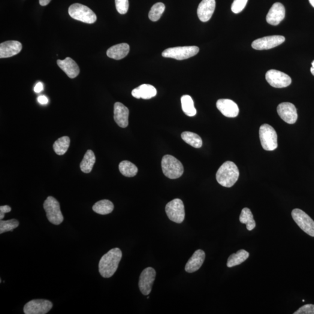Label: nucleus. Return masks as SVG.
<instances>
[{
	"label": "nucleus",
	"mask_w": 314,
	"mask_h": 314,
	"mask_svg": "<svg viewBox=\"0 0 314 314\" xmlns=\"http://www.w3.org/2000/svg\"><path fill=\"white\" fill-rule=\"evenodd\" d=\"M122 253L119 248L110 250L102 256L99 262V273L104 278H109L113 276L118 268L121 260Z\"/></svg>",
	"instance_id": "1"
},
{
	"label": "nucleus",
	"mask_w": 314,
	"mask_h": 314,
	"mask_svg": "<svg viewBox=\"0 0 314 314\" xmlns=\"http://www.w3.org/2000/svg\"><path fill=\"white\" fill-rule=\"evenodd\" d=\"M239 177V171L234 162L226 161L220 166L216 174L217 182L225 188H231Z\"/></svg>",
	"instance_id": "2"
},
{
	"label": "nucleus",
	"mask_w": 314,
	"mask_h": 314,
	"mask_svg": "<svg viewBox=\"0 0 314 314\" xmlns=\"http://www.w3.org/2000/svg\"><path fill=\"white\" fill-rule=\"evenodd\" d=\"M161 165L163 173L170 179H177L183 174L182 163L173 156L166 155L163 157Z\"/></svg>",
	"instance_id": "3"
},
{
	"label": "nucleus",
	"mask_w": 314,
	"mask_h": 314,
	"mask_svg": "<svg viewBox=\"0 0 314 314\" xmlns=\"http://www.w3.org/2000/svg\"><path fill=\"white\" fill-rule=\"evenodd\" d=\"M68 13L73 19L84 23L92 24L97 20L96 15L91 9L78 3L71 5L69 8Z\"/></svg>",
	"instance_id": "4"
},
{
	"label": "nucleus",
	"mask_w": 314,
	"mask_h": 314,
	"mask_svg": "<svg viewBox=\"0 0 314 314\" xmlns=\"http://www.w3.org/2000/svg\"><path fill=\"white\" fill-rule=\"evenodd\" d=\"M261 146L265 150L273 151L277 147V135L273 127L268 124L261 126L259 131Z\"/></svg>",
	"instance_id": "5"
},
{
	"label": "nucleus",
	"mask_w": 314,
	"mask_h": 314,
	"mask_svg": "<svg viewBox=\"0 0 314 314\" xmlns=\"http://www.w3.org/2000/svg\"><path fill=\"white\" fill-rule=\"evenodd\" d=\"M47 218L54 225H59L63 222V216L59 202L52 196L48 197L43 204Z\"/></svg>",
	"instance_id": "6"
},
{
	"label": "nucleus",
	"mask_w": 314,
	"mask_h": 314,
	"mask_svg": "<svg viewBox=\"0 0 314 314\" xmlns=\"http://www.w3.org/2000/svg\"><path fill=\"white\" fill-rule=\"evenodd\" d=\"M198 52L197 46L176 47L167 48L163 51L162 56L165 58L183 60L196 56Z\"/></svg>",
	"instance_id": "7"
},
{
	"label": "nucleus",
	"mask_w": 314,
	"mask_h": 314,
	"mask_svg": "<svg viewBox=\"0 0 314 314\" xmlns=\"http://www.w3.org/2000/svg\"><path fill=\"white\" fill-rule=\"evenodd\" d=\"M292 216L302 231L314 237V221L308 214L303 210L295 208L292 211Z\"/></svg>",
	"instance_id": "8"
},
{
	"label": "nucleus",
	"mask_w": 314,
	"mask_h": 314,
	"mask_svg": "<svg viewBox=\"0 0 314 314\" xmlns=\"http://www.w3.org/2000/svg\"><path fill=\"white\" fill-rule=\"evenodd\" d=\"M165 212L172 221L177 223H182L185 218V206L183 201L175 198L166 205Z\"/></svg>",
	"instance_id": "9"
},
{
	"label": "nucleus",
	"mask_w": 314,
	"mask_h": 314,
	"mask_svg": "<svg viewBox=\"0 0 314 314\" xmlns=\"http://www.w3.org/2000/svg\"><path fill=\"white\" fill-rule=\"evenodd\" d=\"M268 83L275 88H283L292 83V78L289 75L275 69L268 71L265 75Z\"/></svg>",
	"instance_id": "10"
},
{
	"label": "nucleus",
	"mask_w": 314,
	"mask_h": 314,
	"mask_svg": "<svg viewBox=\"0 0 314 314\" xmlns=\"http://www.w3.org/2000/svg\"><path fill=\"white\" fill-rule=\"evenodd\" d=\"M53 306V303L50 301L37 299L27 303L24 306L23 312L25 314H46Z\"/></svg>",
	"instance_id": "11"
},
{
	"label": "nucleus",
	"mask_w": 314,
	"mask_h": 314,
	"mask_svg": "<svg viewBox=\"0 0 314 314\" xmlns=\"http://www.w3.org/2000/svg\"><path fill=\"white\" fill-rule=\"evenodd\" d=\"M285 41V37L282 36H270L256 39L252 43V47L257 50L271 49L282 44Z\"/></svg>",
	"instance_id": "12"
},
{
	"label": "nucleus",
	"mask_w": 314,
	"mask_h": 314,
	"mask_svg": "<svg viewBox=\"0 0 314 314\" xmlns=\"http://www.w3.org/2000/svg\"><path fill=\"white\" fill-rule=\"evenodd\" d=\"M156 276V272L152 267H148L142 272L138 282V286L142 294L146 295L150 294Z\"/></svg>",
	"instance_id": "13"
},
{
	"label": "nucleus",
	"mask_w": 314,
	"mask_h": 314,
	"mask_svg": "<svg viewBox=\"0 0 314 314\" xmlns=\"http://www.w3.org/2000/svg\"><path fill=\"white\" fill-rule=\"evenodd\" d=\"M277 114L282 119L289 124H294L297 121L298 115L296 108L291 102H282L277 108Z\"/></svg>",
	"instance_id": "14"
},
{
	"label": "nucleus",
	"mask_w": 314,
	"mask_h": 314,
	"mask_svg": "<svg viewBox=\"0 0 314 314\" xmlns=\"http://www.w3.org/2000/svg\"><path fill=\"white\" fill-rule=\"evenodd\" d=\"M285 17V8L280 2L272 6L266 17L267 22L271 25L276 26L281 22Z\"/></svg>",
	"instance_id": "15"
},
{
	"label": "nucleus",
	"mask_w": 314,
	"mask_h": 314,
	"mask_svg": "<svg viewBox=\"0 0 314 314\" xmlns=\"http://www.w3.org/2000/svg\"><path fill=\"white\" fill-rule=\"evenodd\" d=\"M216 107L223 116L235 118L238 116L239 109L237 104L229 99H220L216 102Z\"/></svg>",
	"instance_id": "16"
},
{
	"label": "nucleus",
	"mask_w": 314,
	"mask_h": 314,
	"mask_svg": "<svg viewBox=\"0 0 314 314\" xmlns=\"http://www.w3.org/2000/svg\"><path fill=\"white\" fill-rule=\"evenodd\" d=\"M114 118L117 125L120 128H125L129 125V110L120 102L114 104Z\"/></svg>",
	"instance_id": "17"
},
{
	"label": "nucleus",
	"mask_w": 314,
	"mask_h": 314,
	"mask_svg": "<svg viewBox=\"0 0 314 314\" xmlns=\"http://www.w3.org/2000/svg\"><path fill=\"white\" fill-rule=\"evenodd\" d=\"M216 0H203L197 8V16L202 22L209 20L215 11Z\"/></svg>",
	"instance_id": "18"
},
{
	"label": "nucleus",
	"mask_w": 314,
	"mask_h": 314,
	"mask_svg": "<svg viewBox=\"0 0 314 314\" xmlns=\"http://www.w3.org/2000/svg\"><path fill=\"white\" fill-rule=\"evenodd\" d=\"M22 44L20 41H5L0 44V59L9 58L17 55L22 50Z\"/></svg>",
	"instance_id": "19"
},
{
	"label": "nucleus",
	"mask_w": 314,
	"mask_h": 314,
	"mask_svg": "<svg viewBox=\"0 0 314 314\" xmlns=\"http://www.w3.org/2000/svg\"><path fill=\"white\" fill-rule=\"evenodd\" d=\"M57 65L71 78L77 77L80 73V69L77 63L69 57L63 60H57Z\"/></svg>",
	"instance_id": "20"
},
{
	"label": "nucleus",
	"mask_w": 314,
	"mask_h": 314,
	"mask_svg": "<svg viewBox=\"0 0 314 314\" xmlns=\"http://www.w3.org/2000/svg\"><path fill=\"white\" fill-rule=\"evenodd\" d=\"M205 258L204 252L201 250H197L187 262L185 271L189 273H195V272L198 271L203 264Z\"/></svg>",
	"instance_id": "21"
},
{
	"label": "nucleus",
	"mask_w": 314,
	"mask_h": 314,
	"mask_svg": "<svg viewBox=\"0 0 314 314\" xmlns=\"http://www.w3.org/2000/svg\"><path fill=\"white\" fill-rule=\"evenodd\" d=\"M157 90L150 84H143L132 90V95L136 98L149 99L157 95Z\"/></svg>",
	"instance_id": "22"
},
{
	"label": "nucleus",
	"mask_w": 314,
	"mask_h": 314,
	"mask_svg": "<svg viewBox=\"0 0 314 314\" xmlns=\"http://www.w3.org/2000/svg\"><path fill=\"white\" fill-rule=\"evenodd\" d=\"M129 44L121 43L112 46L108 49L107 55L109 58L116 60L124 59L129 53Z\"/></svg>",
	"instance_id": "23"
},
{
	"label": "nucleus",
	"mask_w": 314,
	"mask_h": 314,
	"mask_svg": "<svg viewBox=\"0 0 314 314\" xmlns=\"http://www.w3.org/2000/svg\"><path fill=\"white\" fill-rule=\"evenodd\" d=\"M96 159V156L93 151L87 150L80 164L81 171L86 174L91 173L93 168L94 167Z\"/></svg>",
	"instance_id": "24"
},
{
	"label": "nucleus",
	"mask_w": 314,
	"mask_h": 314,
	"mask_svg": "<svg viewBox=\"0 0 314 314\" xmlns=\"http://www.w3.org/2000/svg\"><path fill=\"white\" fill-rule=\"evenodd\" d=\"M249 253L244 250H240L236 253L232 254L229 256L228 262L227 267L232 268L237 265H240L245 261L249 258Z\"/></svg>",
	"instance_id": "25"
},
{
	"label": "nucleus",
	"mask_w": 314,
	"mask_h": 314,
	"mask_svg": "<svg viewBox=\"0 0 314 314\" xmlns=\"http://www.w3.org/2000/svg\"><path fill=\"white\" fill-rule=\"evenodd\" d=\"M92 208L96 213L100 215H107L113 212L114 205L110 200H102L97 202Z\"/></svg>",
	"instance_id": "26"
},
{
	"label": "nucleus",
	"mask_w": 314,
	"mask_h": 314,
	"mask_svg": "<svg viewBox=\"0 0 314 314\" xmlns=\"http://www.w3.org/2000/svg\"><path fill=\"white\" fill-rule=\"evenodd\" d=\"M239 220L241 223L246 225L247 230L249 231L255 228L256 223L254 219L253 214L248 208H244L241 211Z\"/></svg>",
	"instance_id": "27"
},
{
	"label": "nucleus",
	"mask_w": 314,
	"mask_h": 314,
	"mask_svg": "<svg viewBox=\"0 0 314 314\" xmlns=\"http://www.w3.org/2000/svg\"><path fill=\"white\" fill-rule=\"evenodd\" d=\"M182 139L186 142V143L190 145V146L198 149L200 148L203 145V141L200 136L195 133L190 132H184L181 135Z\"/></svg>",
	"instance_id": "28"
},
{
	"label": "nucleus",
	"mask_w": 314,
	"mask_h": 314,
	"mask_svg": "<svg viewBox=\"0 0 314 314\" xmlns=\"http://www.w3.org/2000/svg\"><path fill=\"white\" fill-rule=\"evenodd\" d=\"M181 103L183 113L189 117L196 116L197 111L195 107L194 101L192 98L189 95H185L181 98Z\"/></svg>",
	"instance_id": "29"
},
{
	"label": "nucleus",
	"mask_w": 314,
	"mask_h": 314,
	"mask_svg": "<svg viewBox=\"0 0 314 314\" xmlns=\"http://www.w3.org/2000/svg\"><path fill=\"white\" fill-rule=\"evenodd\" d=\"M70 138L68 137H60L55 141L53 145L54 152L57 155L62 156L67 152L70 146Z\"/></svg>",
	"instance_id": "30"
},
{
	"label": "nucleus",
	"mask_w": 314,
	"mask_h": 314,
	"mask_svg": "<svg viewBox=\"0 0 314 314\" xmlns=\"http://www.w3.org/2000/svg\"><path fill=\"white\" fill-rule=\"evenodd\" d=\"M119 169L123 176L134 177L138 173V168L135 164L128 161H123L119 165Z\"/></svg>",
	"instance_id": "31"
},
{
	"label": "nucleus",
	"mask_w": 314,
	"mask_h": 314,
	"mask_svg": "<svg viewBox=\"0 0 314 314\" xmlns=\"http://www.w3.org/2000/svg\"><path fill=\"white\" fill-rule=\"evenodd\" d=\"M165 9V6L162 2L156 3L153 6L149 12V19L156 22L158 21L160 18L161 17L163 13H164Z\"/></svg>",
	"instance_id": "32"
},
{
	"label": "nucleus",
	"mask_w": 314,
	"mask_h": 314,
	"mask_svg": "<svg viewBox=\"0 0 314 314\" xmlns=\"http://www.w3.org/2000/svg\"><path fill=\"white\" fill-rule=\"evenodd\" d=\"M20 223L16 219L8 220H1L0 221V234L5 233L6 232L13 231L14 229L19 226Z\"/></svg>",
	"instance_id": "33"
},
{
	"label": "nucleus",
	"mask_w": 314,
	"mask_h": 314,
	"mask_svg": "<svg viewBox=\"0 0 314 314\" xmlns=\"http://www.w3.org/2000/svg\"><path fill=\"white\" fill-rule=\"evenodd\" d=\"M248 0H234L232 5L231 10L235 14L241 13L245 8Z\"/></svg>",
	"instance_id": "34"
},
{
	"label": "nucleus",
	"mask_w": 314,
	"mask_h": 314,
	"mask_svg": "<svg viewBox=\"0 0 314 314\" xmlns=\"http://www.w3.org/2000/svg\"><path fill=\"white\" fill-rule=\"evenodd\" d=\"M116 8L120 14H125L129 10L128 0H116Z\"/></svg>",
	"instance_id": "35"
},
{
	"label": "nucleus",
	"mask_w": 314,
	"mask_h": 314,
	"mask_svg": "<svg viewBox=\"0 0 314 314\" xmlns=\"http://www.w3.org/2000/svg\"><path fill=\"white\" fill-rule=\"evenodd\" d=\"M294 314H314V304H306L299 309Z\"/></svg>",
	"instance_id": "36"
},
{
	"label": "nucleus",
	"mask_w": 314,
	"mask_h": 314,
	"mask_svg": "<svg viewBox=\"0 0 314 314\" xmlns=\"http://www.w3.org/2000/svg\"><path fill=\"white\" fill-rule=\"evenodd\" d=\"M11 211V208L9 205H2L0 207V213L4 214L10 213Z\"/></svg>",
	"instance_id": "37"
},
{
	"label": "nucleus",
	"mask_w": 314,
	"mask_h": 314,
	"mask_svg": "<svg viewBox=\"0 0 314 314\" xmlns=\"http://www.w3.org/2000/svg\"><path fill=\"white\" fill-rule=\"evenodd\" d=\"M38 100L39 103L42 105L47 104L48 102V99L47 97L44 96H39L38 98Z\"/></svg>",
	"instance_id": "38"
},
{
	"label": "nucleus",
	"mask_w": 314,
	"mask_h": 314,
	"mask_svg": "<svg viewBox=\"0 0 314 314\" xmlns=\"http://www.w3.org/2000/svg\"><path fill=\"white\" fill-rule=\"evenodd\" d=\"M43 89H44V87H43V83L41 82H39L36 84L34 90L36 93H39L43 91Z\"/></svg>",
	"instance_id": "39"
},
{
	"label": "nucleus",
	"mask_w": 314,
	"mask_h": 314,
	"mask_svg": "<svg viewBox=\"0 0 314 314\" xmlns=\"http://www.w3.org/2000/svg\"><path fill=\"white\" fill-rule=\"evenodd\" d=\"M51 0H39V3L41 6H46L49 4Z\"/></svg>",
	"instance_id": "40"
},
{
	"label": "nucleus",
	"mask_w": 314,
	"mask_h": 314,
	"mask_svg": "<svg viewBox=\"0 0 314 314\" xmlns=\"http://www.w3.org/2000/svg\"><path fill=\"white\" fill-rule=\"evenodd\" d=\"M312 67L311 68V72H312V74L314 75V60L313 61L312 63Z\"/></svg>",
	"instance_id": "41"
},
{
	"label": "nucleus",
	"mask_w": 314,
	"mask_h": 314,
	"mask_svg": "<svg viewBox=\"0 0 314 314\" xmlns=\"http://www.w3.org/2000/svg\"><path fill=\"white\" fill-rule=\"evenodd\" d=\"M311 5L314 8V0H309Z\"/></svg>",
	"instance_id": "42"
}]
</instances>
